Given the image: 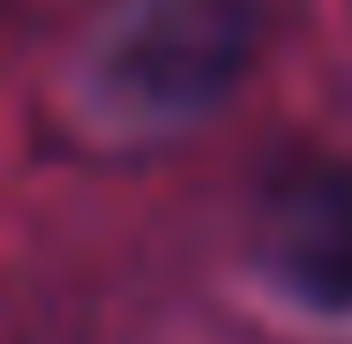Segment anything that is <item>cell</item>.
Listing matches in <instances>:
<instances>
[{"label": "cell", "instance_id": "2", "mask_svg": "<svg viewBox=\"0 0 352 344\" xmlns=\"http://www.w3.org/2000/svg\"><path fill=\"white\" fill-rule=\"evenodd\" d=\"M255 262L307 314H352V165H285L255 203Z\"/></svg>", "mask_w": 352, "mask_h": 344}, {"label": "cell", "instance_id": "1", "mask_svg": "<svg viewBox=\"0 0 352 344\" xmlns=\"http://www.w3.org/2000/svg\"><path fill=\"white\" fill-rule=\"evenodd\" d=\"M263 38L255 0H135L120 38L105 45V98L157 128V120H195L248 75Z\"/></svg>", "mask_w": 352, "mask_h": 344}]
</instances>
